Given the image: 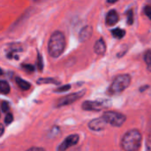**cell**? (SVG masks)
<instances>
[{"label": "cell", "instance_id": "1", "mask_svg": "<svg viewBox=\"0 0 151 151\" xmlns=\"http://www.w3.org/2000/svg\"><path fill=\"white\" fill-rule=\"evenodd\" d=\"M65 38L62 32L55 31L50 35L48 43V51L50 57L58 58L65 50Z\"/></svg>", "mask_w": 151, "mask_h": 151}, {"label": "cell", "instance_id": "2", "mask_svg": "<svg viewBox=\"0 0 151 151\" xmlns=\"http://www.w3.org/2000/svg\"><path fill=\"white\" fill-rule=\"evenodd\" d=\"M142 134L138 130H130L122 138V149L125 151H137L142 145Z\"/></svg>", "mask_w": 151, "mask_h": 151}, {"label": "cell", "instance_id": "3", "mask_svg": "<svg viewBox=\"0 0 151 151\" xmlns=\"http://www.w3.org/2000/svg\"><path fill=\"white\" fill-rule=\"evenodd\" d=\"M131 82V77L129 74H120L118 75L113 82L111 83L110 88H109V93L110 94H119L123 92L129 85Z\"/></svg>", "mask_w": 151, "mask_h": 151}, {"label": "cell", "instance_id": "4", "mask_svg": "<svg viewBox=\"0 0 151 151\" xmlns=\"http://www.w3.org/2000/svg\"><path fill=\"white\" fill-rule=\"evenodd\" d=\"M103 119L113 127H121L126 121V116L116 111H105L103 115Z\"/></svg>", "mask_w": 151, "mask_h": 151}, {"label": "cell", "instance_id": "5", "mask_svg": "<svg viewBox=\"0 0 151 151\" xmlns=\"http://www.w3.org/2000/svg\"><path fill=\"white\" fill-rule=\"evenodd\" d=\"M84 94H85V91L83 90V91H79V92L73 93V94L68 95L66 96H64L58 101V106H65V105L71 104L78 101L80 98H81Z\"/></svg>", "mask_w": 151, "mask_h": 151}, {"label": "cell", "instance_id": "6", "mask_svg": "<svg viewBox=\"0 0 151 151\" xmlns=\"http://www.w3.org/2000/svg\"><path fill=\"white\" fill-rule=\"evenodd\" d=\"M78 142H79V135H77V134L69 135L58 146V151H65L66 150H68L69 148H71L72 146L75 145Z\"/></svg>", "mask_w": 151, "mask_h": 151}, {"label": "cell", "instance_id": "7", "mask_svg": "<svg viewBox=\"0 0 151 151\" xmlns=\"http://www.w3.org/2000/svg\"><path fill=\"white\" fill-rule=\"evenodd\" d=\"M104 107V104L97 101H86L82 104V109L85 111H100Z\"/></svg>", "mask_w": 151, "mask_h": 151}, {"label": "cell", "instance_id": "8", "mask_svg": "<svg viewBox=\"0 0 151 151\" xmlns=\"http://www.w3.org/2000/svg\"><path fill=\"white\" fill-rule=\"evenodd\" d=\"M106 126L107 122L103 118L93 119L88 124V127L93 131H102L106 127Z\"/></svg>", "mask_w": 151, "mask_h": 151}, {"label": "cell", "instance_id": "9", "mask_svg": "<svg viewBox=\"0 0 151 151\" xmlns=\"http://www.w3.org/2000/svg\"><path fill=\"white\" fill-rule=\"evenodd\" d=\"M93 34V28L91 26H86L84 27L79 34V40L81 42H85L88 40H89Z\"/></svg>", "mask_w": 151, "mask_h": 151}, {"label": "cell", "instance_id": "10", "mask_svg": "<svg viewBox=\"0 0 151 151\" xmlns=\"http://www.w3.org/2000/svg\"><path fill=\"white\" fill-rule=\"evenodd\" d=\"M119 17L118 12L115 10H111L106 15L105 21L108 26H113L119 21Z\"/></svg>", "mask_w": 151, "mask_h": 151}, {"label": "cell", "instance_id": "11", "mask_svg": "<svg viewBox=\"0 0 151 151\" xmlns=\"http://www.w3.org/2000/svg\"><path fill=\"white\" fill-rule=\"evenodd\" d=\"M94 51L97 55H104L106 51V44L103 38H100L96 41V42L94 45Z\"/></svg>", "mask_w": 151, "mask_h": 151}, {"label": "cell", "instance_id": "12", "mask_svg": "<svg viewBox=\"0 0 151 151\" xmlns=\"http://www.w3.org/2000/svg\"><path fill=\"white\" fill-rule=\"evenodd\" d=\"M16 83H17V85H18L22 90H28V89L30 88V87H31V85H30L29 82H27V81L22 80V79L19 78V77H17V78H16Z\"/></svg>", "mask_w": 151, "mask_h": 151}, {"label": "cell", "instance_id": "13", "mask_svg": "<svg viewBox=\"0 0 151 151\" xmlns=\"http://www.w3.org/2000/svg\"><path fill=\"white\" fill-rule=\"evenodd\" d=\"M10 90L11 88L9 83L5 81H0V93L3 95H7L9 94Z\"/></svg>", "mask_w": 151, "mask_h": 151}, {"label": "cell", "instance_id": "14", "mask_svg": "<svg viewBox=\"0 0 151 151\" xmlns=\"http://www.w3.org/2000/svg\"><path fill=\"white\" fill-rule=\"evenodd\" d=\"M111 34H112L113 37H115L117 39H122L126 35V31L124 29L117 27V28H114L111 30Z\"/></svg>", "mask_w": 151, "mask_h": 151}, {"label": "cell", "instance_id": "15", "mask_svg": "<svg viewBox=\"0 0 151 151\" xmlns=\"http://www.w3.org/2000/svg\"><path fill=\"white\" fill-rule=\"evenodd\" d=\"M38 84H43V83H54V84H58L59 82L56 81L55 79L52 78H41L37 81Z\"/></svg>", "mask_w": 151, "mask_h": 151}, {"label": "cell", "instance_id": "16", "mask_svg": "<svg viewBox=\"0 0 151 151\" xmlns=\"http://www.w3.org/2000/svg\"><path fill=\"white\" fill-rule=\"evenodd\" d=\"M37 68L39 71H42L43 69V60H42V57L41 55L40 52H37Z\"/></svg>", "mask_w": 151, "mask_h": 151}, {"label": "cell", "instance_id": "17", "mask_svg": "<svg viewBox=\"0 0 151 151\" xmlns=\"http://www.w3.org/2000/svg\"><path fill=\"white\" fill-rule=\"evenodd\" d=\"M144 60L149 67V69H150V65H151V51L150 50H148L146 51V53L144 54Z\"/></svg>", "mask_w": 151, "mask_h": 151}, {"label": "cell", "instance_id": "18", "mask_svg": "<svg viewBox=\"0 0 151 151\" xmlns=\"http://www.w3.org/2000/svg\"><path fill=\"white\" fill-rule=\"evenodd\" d=\"M127 24L132 25L134 23V11L132 9H130L127 12Z\"/></svg>", "mask_w": 151, "mask_h": 151}, {"label": "cell", "instance_id": "19", "mask_svg": "<svg viewBox=\"0 0 151 151\" xmlns=\"http://www.w3.org/2000/svg\"><path fill=\"white\" fill-rule=\"evenodd\" d=\"M22 68L25 69L27 72H29V73H33L35 71V67L31 65H28V64H26V65H22Z\"/></svg>", "mask_w": 151, "mask_h": 151}, {"label": "cell", "instance_id": "20", "mask_svg": "<svg viewBox=\"0 0 151 151\" xmlns=\"http://www.w3.org/2000/svg\"><path fill=\"white\" fill-rule=\"evenodd\" d=\"M12 120H13L12 114H11V113H8V114L5 116V119H4V122H5V124L9 125V124H11V123L12 122Z\"/></svg>", "mask_w": 151, "mask_h": 151}, {"label": "cell", "instance_id": "21", "mask_svg": "<svg viewBox=\"0 0 151 151\" xmlns=\"http://www.w3.org/2000/svg\"><path fill=\"white\" fill-rule=\"evenodd\" d=\"M71 88V86L70 85H65V86H63V87H60L58 88V89L55 90V92H65V91H67Z\"/></svg>", "mask_w": 151, "mask_h": 151}, {"label": "cell", "instance_id": "22", "mask_svg": "<svg viewBox=\"0 0 151 151\" xmlns=\"http://www.w3.org/2000/svg\"><path fill=\"white\" fill-rule=\"evenodd\" d=\"M8 110H9V104H8V103L7 102H3L2 103V111L4 112H7Z\"/></svg>", "mask_w": 151, "mask_h": 151}, {"label": "cell", "instance_id": "23", "mask_svg": "<svg viewBox=\"0 0 151 151\" xmlns=\"http://www.w3.org/2000/svg\"><path fill=\"white\" fill-rule=\"evenodd\" d=\"M144 12H145V14L150 19L151 17V7L150 5H147L145 8H144Z\"/></svg>", "mask_w": 151, "mask_h": 151}, {"label": "cell", "instance_id": "24", "mask_svg": "<svg viewBox=\"0 0 151 151\" xmlns=\"http://www.w3.org/2000/svg\"><path fill=\"white\" fill-rule=\"evenodd\" d=\"M27 151H44V150L42 148H38V147H33L28 149Z\"/></svg>", "mask_w": 151, "mask_h": 151}, {"label": "cell", "instance_id": "25", "mask_svg": "<svg viewBox=\"0 0 151 151\" xmlns=\"http://www.w3.org/2000/svg\"><path fill=\"white\" fill-rule=\"evenodd\" d=\"M4 129L3 125H1V124H0V136L4 134Z\"/></svg>", "mask_w": 151, "mask_h": 151}, {"label": "cell", "instance_id": "26", "mask_svg": "<svg viewBox=\"0 0 151 151\" xmlns=\"http://www.w3.org/2000/svg\"><path fill=\"white\" fill-rule=\"evenodd\" d=\"M118 0H107V2L108 3H110V4H114V3H116Z\"/></svg>", "mask_w": 151, "mask_h": 151}, {"label": "cell", "instance_id": "27", "mask_svg": "<svg viewBox=\"0 0 151 151\" xmlns=\"http://www.w3.org/2000/svg\"><path fill=\"white\" fill-rule=\"evenodd\" d=\"M2 74H3V70L0 68V75H2Z\"/></svg>", "mask_w": 151, "mask_h": 151}]
</instances>
